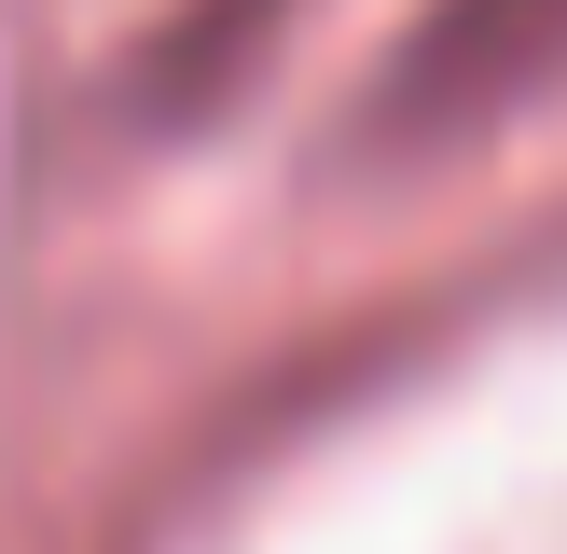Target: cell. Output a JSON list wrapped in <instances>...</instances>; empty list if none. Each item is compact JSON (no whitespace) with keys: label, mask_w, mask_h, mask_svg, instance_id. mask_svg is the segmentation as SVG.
<instances>
[{"label":"cell","mask_w":567,"mask_h":554,"mask_svg":"<svg viewBox=\"0 0 567 554\" xmlns=\"http://www.w3.org/2000/svg\"><path fill=\"white\" fill-rule=\"evenodd\" d=\"M554 98H567V0H430L332 111V166L402 181V166H443Z\"/></svg>","instance_id":"cell-1"},{"label":"cell","mask_w":567,"mask_h":554,"mask_svg":"<svg viewBox=\"0 0 567 554\" xmlns=\"http://www.w3.org/2000/svg\"><path fill=\"white\" fill-rule=\"evenodd\" d=\"M305 0H181V14L153 28V55H138V98L181 125V111H208V98H236L249 70L277 55V28H291Z\"/></svg>","instance_id":"cell-2"}]
</instances>
